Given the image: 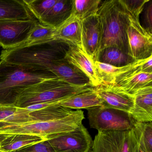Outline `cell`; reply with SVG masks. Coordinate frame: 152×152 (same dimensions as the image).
Masks as SVG:
<instances>
[{
	"mask_svg": "<svg viewBox=\"0 0 152 152\" xmlns=\"http://www.w3.org/2000/svg\"><path fill=\"white\" fill-rule=\"evenodd\" d=\"M57 77L43 69L0 61V104L15 106L22 92L31 85Z\"/></svg>",
	"mask_w": 152,
	"mask_h": 152,
	"instance_id": "1",
	"label": "cell"
},
{
	"mask_svg": "<svg viewBox=\"0 0 152 152\" xmlns=\"http://www.w3.org/2000/svg\"><path fill=\"white\" fill-rule=\"evenodd\" d=\"M97 15L101 24L100 50L115 47L129 55L127 34L129 12L121 0L101 1Z\"/></svg>",
	"mask_w": 152,
	"mask_h": 152,
	"instance_id": "2",
	"label": "cell"
},
{
	"mask_svg": "<svg viewBox=\"0 0 152 152\" xmlns=\"http://www.w3.org/2000/svg\"><path fill=\"white\" fill-rule=\"evenodd\" d=\"M64 44L54 39L3 50L0 59L11 64L49 71L54 61L64 56L66 50H64Z\"/></svg>",
	"mask_w": 152,
	"mask_h": 152,
	"instance_id": "3",
	"label": "cell"
},
{
	"mask_svg": "<svg viewBox=\"0 0 152 152\" xmlns=\"http://www.w3.org/2000/svg\"><path fill=\"white\" fill-rule=\"evenodd\" d=\"M91 85L76 86L56 77L42 81L26 89L15 106L27 107L40 103L60 101L93 88Z\"/></svg>",
	"mask_w": 152,
	"mask_h": 152,
	"instance_id": "4",
	"label": "cell"
},
{
	"mask_svg": "<svg viewBox=\"0 0 152 152\" xmlns=\"http://www.w3.org/2000/svg\"><path fill=\"white\" fill-rule=\"evenodd\" d=\"M85 119L82 110H76L66 117L58 120L12 124L0 122V133L24 134L48 138L76 129Z\"/></svg>",
	"mask_w": 152,
	"mask_h": 152,
	"instance_id": "5",
	"label": "cell"
},
{
	"mask_svg": "<svg viewBox=\"0 0 152 152\" xmlns=\"http://www.w3.org/2000/svg\"><path fill=\"white\" fill-rule=\"evenodd\" d=\"M87 110L90 126L98 131L131 130L136 122L128 112L104 105Z\"/></svg>",
	"mask_w": 152,
	"mask_h": 152,
	"instance_id": "6",
	"label": "cell"
},
{
	"mask_svg": "<svg viewBox=\"0 0 152 152\" xmlns=\"http://www.w3.org/2000/svg\"><path fill=\"white\" fill-rule=\"evenodd\" d=\"M38 23L35 19L0 20V47L9 50L22 46Z\"/></svg>",
	"mask_w": 152,
	"mask_h": 152,
	"instance_id": "7",
	"label": "cell"
},
{
	"mask_svg": "<svg viewBox=\"0 0 152 152\" xmlns=\"http://www.w3.org/2000/svg\"><path fill=\"white\" fill-rule=\"evenodd\" d=\"M127 34L129 55L135 61L145 60L152 56V34L141 25L139 18L129 13Z\"/></svg>",
	"mask_w": 152,
	"mask_h": 152,
	"instance_id": "8",
	"label": "cell"
},
{
	"mask_svg": "<svg viewBox=\"0 0 152 152\" xmlns=\"http://www.w3.org/2000/svg\"><path fill=\"white\" fill-rule=\"evenodd\" d=\"M55 152H92L93 140L82 124L72 131L48 138Z\"/></svg>",
	"mask_w": 152,
	"mask_h": 152,
	"instance_id": "9",
	"label": "cell"
},
{
	"mask_svg": "<svg viewBox=\"0 0 152 152\" xmlns=\"http://www.w3.org/2000/svg\"><path fill=\"white\" fill-rule=\"evenodd\" d=\"M131 130L98 131L92 152H132Z\"/></svg>",
	"mask_w": 152,
	"mask_h": 152,
	"instance_id": "10",
	"label": "cell"
},
{
	"mask_svg": "<svg viewBox=\"0 0 152 152\" xmlns=\"http://www.w3.org/2000/svg\"><path fill=\"white\" fill-rule=\"evenodd\" d=\"M82 45L86 53L97 61L101 43V24L97 14L82 21Z\"/></svg>",
	"mask_w": 152,
	"mask_h": 152,
	"instance_id": "11",
	"label": "cell"
},
{
	"mask_svg": "<svg viewBox=\"0 0 152 152\" xmlns=\"http://www.w3.org/2000/svg\"><path fill=\"white\" fill-rule=\"evenodd\" d=\"M64 58L82 72L89 80L93 88L101 84L97 74L94 62L87 54L82 45H68Z\"/></svg>",
	"mask_w": 152,
	"mask_h": 152,
	"instance_id": "12",
	"label": "cell"
},
{
	"mask_svg": "<svg viewBox=\"0 0 152 152\" xmlns=\"http://www.w3.org/2000/svg\"><path fill=\"white\" fill-rule=\"evenodd\" d=\"M104 105L129 113L134 105V96L122 91L113 84H100L94 88Z\"/></svg>",
	"mask_w": 152,
	"mask_h": 152,
	"instance_id": "13",
	"label": "cell"
},
{
	"mask_svg": "<svg viewBox=\"0 0 152 152\" xmlns=\"http://www.w3.org/2000/svg\"><path fill=\"white\" fill-rule=\"evenodd\" d=\"M143 63L119 76L113 85L132 96L143 88L152 86V72L142 71L141 67Z\"/></svg>",
	"mask_w": 152,
	"mask_h": 152,
	"instance_id": "14",
	"label": "cell"
},
{
	"mask_svg": "<svg viewBox=\"0 0 152 152\" xmlns=\"http://www.w3.org/2000/svg\"><path fill=\"white\" fill-rule=\"evenodd\" d=\"M49 71L69 84L76 86L91 85L88 77L64 57L54 61Z\"/></svg>",
	"mask_w": 152,
	"mask_h": 152,
	"instance_id": "15",
	"label": "cell"
},
{
	"mask_svg": "<svg viewBox=\"0 0 152 152\" xmlns=\"http://www.w3.org/2000/svg\"><path fill=\"white\" fill-rule=\"evenodd\" d=\"M133 108L129 114L136 121H152V86L139 90L134 95Z\"/></svg>",
	"mask_w": 152,
	"mask_h": 152,
	"instance_id": "16",
	"label": "cell"
},
{
	"mask_svg": "<svg viewBox=\"0 0 152 152\" xmlns=\"http://www.w3.org/2000/svg\"><path fill=\"white\" fill-rule=\"evenodd\" d=\"M82 21L71 13L69 17L56 28L54 39L67 45H82Z\"/></svg>",
	"mask_w": 152,
	"mask_h": 152,
	"instance_id": "17",
	"label": "cell"
},
{
	"mask_svg": "<svg viewBox=\"0 0 152 152\" xmlns=\"http://www.w3.org/2000/svg\"><path fill=\"white\" fill-rule=\"evenodd\" d=\"M104 104L94 88L65 99L59 102L60 106L71 109L81 110Z\"/></svg>",
	"mask_w": 152,
	"mask_h": 152,
	"instance_id": "18",
	"label": "cell"
},
{
	"mask_svg": "<svg viewBox=\"0 0 152 152\" xmlns=\"http://www.w3.org/2000/svg\"><path fill=\"white\" fill-rule=\"evenodd\" d=\"M34 19L23 0H0V20Z\"/></svg>",
	"mask_w": 152,
	"mask_h": 152,
	"instance_id": "19",
	"label": "cell"
},
{
	"mask_svg": "<svg viewBox=\"0 0 152 152\" xmlns=\"http://www.w3.org/2000/svg\"><path fill=\"white\" fill-rule=\"evenodd\" d=\"M72 1L57 0L50 11L39 21L42 24L56 29L70 16Z\"/></svg>",
	"mask_w": 152,
	"mask_h": 152,
	"instance_id": "20",
	"label": "cell"
},
{
	"mask_svg": "<svg viewBox=\"0 0 152 152\" xmlns=\"http://www.w3.org/2000/svg\"><path fill=\"white\" fill-rule=\"evenodd\" d=\"M145 60L136 61L121 67H116L98 61L94 62V64L98 77L101 84H113L118 77L140 65Z\"/></svg>",
	"mask_w": 152,
	"mask_h": 152,
	"instance_id": "21",
	"label": "cell"
},
{
	"mask_svg": "<svg viewBox=\"0 0 152 152\" xmlns=\"http://www.w3.org/2000/svg\"><path fill=\"white\" fill-rule=\"evenodd\" d=\"M96 61L116 67H121L136 61L119 49L108 47L99 51Z\"/></svg>",
	"mask_w": 152,
	"mask_h": 152,
	"instance_id": "22",
	"label": "cell"
},
{
	"mask_svg": "<svg viewBox=\"0 0 152 152\" xmlns=\"http://www.w3.org/2000/svg\"><path fill=\"white\" fill-rule=\"evenodd\" d=\"M46 139L34 135L24 134H10L0 143V148L8 152H15L18 149Z\"/></svg>",
	"mask_w": 152,
	"mask_h": 152,
	"instance_id": "23",
	"label": "cell"
},
{
	"mask_svg": "<svg viewBox=\"0 0 152 152\" xmlns=\"http://www.w3.org/2000/svg\"><path fill=\"white\" fill-rule=\"evenodd\" d=\"M136 139L144 152H152V122L136 121L132 129Z\"/></svg>",
	"mask_w": 152,
	"mask_h": 152,
	"instance_id": "24",
	"label": "cell"
},
{
	"mask_svg": "<svg viewBox=\"0 0 152 152\" xmlns=\"http://www.w3.org/2000/svg\"><path fill=\"white\" fill-rule=\"evenodd\" d=\"M101 2L100 0H72V14L82 21L96 15Z\"/></svg>",
	"mask_w": 152,
	"mask_h": 152,
	"instance_id": "25",
	"label": "cell"
},
{
	"mask_svg": "<svg viewBox=\"0 0 152 152\" xmlns=\"http://www.w3.org/2000/svg\"><path fill=\"white\" fill-rule=\"evenodd\" d=\"M57 0H23L34 17L39 21L55 5Z\"/></svg>",
	"mask_w": 152,
	"mask_h": 152,
	"instance_id": "26",
	"label": "cell"
},
{
	"mask_svg": "<svg viewBox=\"0 0 152 152\" xmlns=\"http://www.w3.org/2000/svg\"><path fill=\"white\" fill-rule=\"evenodd\" d=\"M56 30V28L44 25L38 22L27 41L21 46L54 39Z\"/></svg>",
	"mask_w": 152,
	"mask_h": 152,
	"instance_id": "27",
	"label": "cell"
},
{
	"mask_svg": "<svg viewBox=\"0 0 152 152\" xmlns=\"http://www.w3.org/2000/svg\"><path fill=\"white\" fill-rule=\"evenodd\" d=\"M127 10L130 14L137 18L144 10L146 3L148 0H121Z\"/></svg>",
	"mask_w": 152,
	"mask_h": 152,
	"instance_id": "28",
	"label": "cell"
},
{
	"mask_svg": "<svg viewBox=\"0 0 152 152\" xmlns=\"http://www.w3.org/2000/svg\"><path fill=\"white\" fill-rule=\"evenodd\" d=\"M15 152H55L48 140L31 144L18 149Z\"/></svg>",
	"mask_w": 152,
	"mask_h": 152,
	"instance_id": "29",
	"label": "cell"
},
{
	"mask_svg": "<svg viewBox=\"0 0 152 152\" xmlns=\"http://www.w3.org/2000/svg\"><path fill=\"white\" fill-rule=\"evenodd\" d=\"M18 108L15 106L0 104V122H7L17 112Z\"/></svg>",
	"mask_w": 152,
	"mask_h": 152,
	"instance_id": "30",
	"label": "cell"
},
{
	"mask_svg": "<svg viewBox=\"0 0 152 152\" xmlns=\"http://www.w3.org/2000/svg\"><path fill=\"white\" fill-rule=\"evenodd\" d=\"M147 3L145 4L146 8L144 12V21L145 26V27L144 28L148 32L152 34V1H149L148 2V4H147Z\"/></svg>",
	"mask_w": 152,
	"mask_h": 152,
	"instance_id": "31",
	"label": "cell"
},
{
	"mask_svg": "<svg viewBox=\"0 0 152 152\" xmlns=\"http://www.w3.org/2000/svg\"><path fill=\"white\" fill-rule=\"evenodd\" d=\"M130 142L132 152H144L139 146L138 143L136 139L132 129L131 130Z\"/></svg>",
	"mask_w": 152,
	"mask_h": 152,
	"instance_id": "32",
	"label": "cell"
},
{
	"mask_svg": "<svg viewBox=\"0 0 152 152\" xmlns=\"http://www.w3.org/2000/svg\"><path fill=\"white\" fill-rule=\"evenodd\" d=\"M10 134H5V133H0V143L3 141L4 139L10 136Z\"/></svg>",
	"mask_w": 152,
	"mask_h": 152,
	"instance_id": "33",
	"label": "cell"
},
{
	"mask_svg": "<svg viewBox=\"0 0 152 152\" xmlns=\"http://www.w3.org/2000/svg\"><path fill=\"white\" fill-rule=\"evenodd\" d=\"M0 152H8L7 151H5V150H2V149H1L0 148Z\"/></svg>",
	"mask_w": 152,
	"mask_h": 152,
	"instance_id": "34",
	"label": "cell"
}]
</instances>
